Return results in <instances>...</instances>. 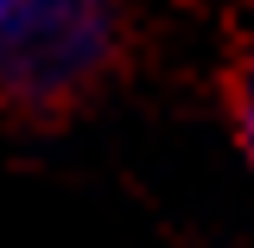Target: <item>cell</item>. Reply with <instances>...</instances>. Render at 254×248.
<instances>
[{"instance_id":"2","label":"cell","mask_w":254,"mask_h":248,"mask_svg":"<svg viewBox=\"0 0 254 248\" xmlns=\"http://www.w3.org/2000/svg\"><path fill=\"white\" fill-rule=\"evenodd\" d=\"M222 95H229V134H235L242 159L254 165V45L229 64V89Z\"/></svg>"},{"instance_id":"1","label":"cell","mask_w":254,"mask_h":248,"mask_svg":"<svg viewBox=\"0 0 254 248\" xmlns=\"http://www.w3.org/2000/svg\"><path fill=\"white\" fill-rule=\"evenodd\" d=\"M127 0H0V121L58 127L115 83Z\"/></svg>"}]
</instances>
